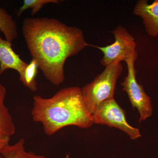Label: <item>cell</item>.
Instances as JSON below:
<instances>
[{
  "label": "cell",
  "mask_w": 158,
  "mask_h": 158,
  "mask_svg": "<svg viewBox=\"0 0 158 158\" xmlns=\"http://www.w3.org/2000/svg\"><path fill=\"white\" fill-rule=\"evenodd\" d=\"M23 35L32 59L51 84L58 86L65 81L64 65L88 46L81 29L48 17L24 19Z\"/></svg>",
  "instance_id": "1"
},
{
  "label": "cell",
  "mask_w": 158,
  "mask_h": 158,
  "mask_svg": "<svg viewBox=\"0 0 158 158\" xmlns=\"http://www.w3.org/2000/svg\"><path fill=\"white\" fill-rule=\"evenodd\" d=\"M31 115L34 122L42 124L48 136L69 126L87 129L93 124L83 101L81 88L76 86L60 89L49 98L35 95Z\"/></svg>",
  "instance_id": "2"
},
{
  "label": "cell",
  "mask_w": 158,
  "mask_h": 158,
  "mask_svg": "<svg viewBox=\"0 0 158 158\" xmlns=\"http://www.w3.org/2000/svg\"><path fill=\"white\" fill-rule=\"evenodd\" d=\"M123 70L121 62L111 64L81 88L83 101L90 114L92 115L102 102L114 98L116 82Z\"/></svg>",
  "instance_id": "3"
},
{
  "label": "cell",
  "mask_w": 158,
  "mask_h": 158,
  "mask_svg": "<svg viewBox=\"0 0 158 158\" xmlns=\"http://www.w3.org/2000/svg\"><path fill=\"white\" fill-rule=\"evenodd\" d=\"M115 37L113 43L105 47L91 45L99 49L103 54L100 61L102 66L105 67L113 63L126 62L134 54L137 52L135 38L121 25L111 31Z\"/></svg>",
  "instance_id": "4"
},
{
  "label": "cell",
  "mask_w": 158,
  "mask_h": 158,
  "mask_svg": "<svg viewBox=\"0 0 158 158\" xmlns=\"http://www.w3.org/2000/svg\"><path fill=\"white\" fill-rule=\"evenodd\" d=\"M138 52L126 62L127 67V75L121 83L123 90L127 94L130 101L134 108L138 109L140 118L139 122L146 120L152 114L151 99L146 94L142 85L136 79L135 63L138 59Z\"/></svg>",
  "instance_id": "5"
},
{
  "label": "cell",
  "mask_w": 158,
  "mask_h": 158,
  "mask_svg": "<svg viewBox=\"0 0 158 158\" xmlns=\"http://www.w3.org/2000/svg\"><path fill=\"white\" fill-rule=\"evenodd\" d=\"M125 115L124 110L113 98L101 103L91 116L93 124L105 125L118 128L126 133L132 140L140 138V131L128 124Z\"/></svg>",
  "instance_id": "6"
},
{
  "label": "cell",
  "mask_w": 158,
  "mask_h": 158,
  "mask_svg": "<svg viewBox=\"0 0 158 158\" xmlns=\"http://www.w3.org/2000/svg\"><path fill=\"white\" fill-rule=\"evenodd\" d=\"M133 14L142 19L145 31L149 36H158V0L151 4L146 0H139L133 9Z\"/></svg>",
  "instance_id": "7"
},
{
  "label": "cell",
  "mask_w": 158,
  "mask_h": 158,
  "mask_svg": "<svg viewBox=\"0 0 158 158\" xmlns=\"http://www.w3.org/2000/svg\"><path fill=\"white\" fill-rule=\"evenodd\" d=\"M12 43L4 40L0 36V75L8 69L18 72L22 77L28 64L20 58L12 48Z\"/></svg>",
  "instance_id": "8"
},
{
  "label": "cell",
  "mask_w": 158,
  "mask_h": 158,
  "mask_svg": "<svg viewBox=\"0 0 158 158\" xmlns=\"http://www.w3.org/2000/svg\"><path fill=\"white\" fill-rule=\"evenodd\" d=\"M6 88L0 83V135L10 136L15 133V127L9 110L4 104Z\"/></svg>",
  "instance_id": "9"
},
{
  "label": "cell",
  "mask_w": 158,
  "mask_h": 158,
  "mask_svg": "<svg viewBox=\"0 0 158 158\" xmlns=\"http://www.w3.org/2000/svg\"><path fill=\"white\" fill-rule=\"evenodd\" d=\"M25 140L21 138L13 145H8L0 151L3 158H45L44 156L37 155L26 151Z\"/></svg>",
  "instance_id": "10"
},
{
  "label": "cell",
  "mask_w": 158,
  "mask_h": 158,
  "mask_svg": "<svg viewBox=\"0 0 158 158\" xmlns=\"http://www.w3.org/2000/svg\"><path fill=\"white\" fill-rule=\"evenodd\" d=\"M0 31L5 35L6 40L12 42L18 37L17 26L11 15L0 7Z\"/></svg>",
  "instance_id": "11"
},
{
  "label": "cell",
  "mask_w": 158,
  "mask_h": 158,
  "mask_svg": "<svg viewBox=\"0 0 158 158\" xmlns=\"http://www.w3.org/2000/svg\"><path fill=\"white\" fill-rule=\"evenodd\" d=\"M38 64L37 61L32 59L26 67L22 77H19V80L23 85L32 91L37 90V83L36 77L38 73Z\"/></svg>",
  "instance_id": "12"
},
{
  "label": "cell",
  "mask_w": 158,
  "mask_h": 158,
  "mask_svg": "<svg viewBox=\"0 0 158 158\" xmlns=\"http://www.w3.org/2000/svg\"><path fill=\"white\" fill-rule=\"evenodd\" d=\"M59 0H24L23 5L18 11V16H20L24 11L27 9H31V14L32 16L36 14L41 10L44 5L50 3L59 4Z\"/></svg>",
  "instance_id": "13"
},
{
  "label": "cell",
  "mask_w": 158,
  "mask_h": 158,
  "mask_svg": "<svg viewBox=\"0 0 158 158\" xmlns=\"http://www.w3.org/2000/svg\"><path fill=\"white\" fill-rule=\"evenodd\" d=\"M10 137L5 135H0V151L6 146L9 145Z\"/></svg>",
  "instance_id": "14"
},
{
  "label": "cell",
  "mask_w": 158,
  "mask_h": 158,
  "mask_svg": "<svg viewBox=\"0 0 158 158\" xmlns=\"http://www.w3.org/2000/svg\"><path fill=\"white\" fill-rule=\"evenodd\" d=\"M66 158H69V156L68 155H66Z\"/></svg>",
  "instance_id": "15"
},
{
  "label": "cell",
  "mask_w": 158,
  "mask_h": 158,
  "mask_svg": "<svg viewBox=\"0 0 158 158\" xmlns=\"http://www.w3.org/2000/svg\"><path fill=\"white\" fill-rule=\"evenodd\" d=\"M0 158H3V157L2 156H0Z\"/></svg>",
  "instance_id": "16"
}]
</instances>
